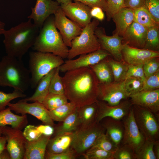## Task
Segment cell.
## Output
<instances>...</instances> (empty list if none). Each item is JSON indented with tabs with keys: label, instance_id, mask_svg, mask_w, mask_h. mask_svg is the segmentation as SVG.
I'll use <instances>...</instances> for the list:
<instances>
[{
	"label": "cell",
	"instance_id": "1",
	"mask_svg": "<svg viewBox=\"0 0 159 159\" xmlns=\"http://www.w3.org/2000/svg\"><path fill=\"white\" fill-rule=\"evenodd\" d=\"M62 79L64 95L77 107L97 102L100 82L89 67L73 69L65 72Z\"/></svg>",
	"mask_w": 159,
	"mask_h": 159
},
{
	"label": "cell",
	"instance_id": "2",
	"mask_svg": "<svg viewBox=\"0 0 159 159\" xmlns=\"http://www.w3.org/2000/svg\"><path fill=\"white\" fill-rule=\"evenodd\" d=\"M40 29L29 19L5 30L3 43L6 55L21 59L33 46Z\"/></svg>",
	"mask_w": 159,
	"mask_h": 159
},
{
	"label": "cell",
	"instance_id": "3",
	"mask_svg": "<svg viewBox=\"0 0 159 159\" xmlns=\"http://www.w3.org/2000/svg\"><path fill=\"white\" fill-rule=\"evenodd\" d=\"M30 84L29 70L21 59L7 55L3 57L0 61V86L11 87L24 93Z\"/></svg>",
	"mask_w": 159,
	"mask_h": 159
},
{
	"label": "cell",
	"instance_id": "4",
	"mask_svg": "<svg viewBox=\"0 0 159 159\" xmlns=\"http://www.w3.org/2000/svg\"><path fill=\"white\" fill-rule=\"evenodd\" d=\"M32 48L36 51L51 53L63 59L67 58L69 49L55 27L54 16H50L45 21Z\"/></svg>",
	"mask_w": 159,
	"mask_h": 159
},
{
	"label": "cell",
	"instance_id": "5",
	"mask_svg": "<svg viewBox=\"0 0 159 159\" xmlns=\"http://www.w3.org/2000/svg\"><path fill=\"white\" fill-rule=\"evenodd\" d=\"M64 62L62 58L51 53L36 51L30 52L29 69L30 74V87L35 88L43 77Z\"/></svg>",
	"mask_w": 159,
	"mask_h": 159
},
{
	"label": "cell",
	"instance_id": "6",
	"mask_svg": "<svg viewBox=\"0 0 159 159\" xmlns=\"http://www.w3.org/2000/svg\"><path fill=\"white\" fill-rule=\"evenodd\" d=\"M99 24V21L95 18L82 28L80 34L72 41L70 48L69 49L68 59H72L78 55L90 53L101 49L95 32Z\"/></svg>",
	"mask_w": 159,
	"mask_h": 159
},
{
	"label": "cell",
	"instance_id": "7",
	"mask_svg": "<svg viewBox=\"0 0 159 159\" xmlns=\"http://www.w3.org/2000/svg\"><path fill=\"white\" fill-rule=\"evenodd\" d=\"M105 130L96 120L86 126H81L74 132L71 148L77 155H82L92 146L97 137Z\"/></svg>",
	"mask_w": 159,
	"mask_h": 159
},
{
	"label": "cell",
	"instance_id": "8",
	"mask_svg": "<svg viewBox=\"0 0 159 159\" xmlns=\"http://www.w3.org/2000/svg\"><path fill=\"white\" fill-rule=\"evenodd\" d=\"M132 106L135 121L145 139L154 141L158 140V115L147 109L136 105Z\"/></svg>",
	"mask_w": 159,
	"mask_h": 159
},
{
	"label": "cell",
	"instance_id": "9",
	"mask_svg": "<svg viewBox=\"0 0 159 159\" xmlns=\"http://www.w3.org/2000/svg\"><path fill=\"white\" fill-rule=\"evenodd\" d=\"M122 120L124 130L122 144L128 145L136 154L145 139L140 132L135 121L132 105L127 115Z\"/></svg>",
	"mask_w": 159,
	"mask_h": 159
},
{
	"label": "cell",
	"instance_id": "10",
	"mask_svg": "<svg viewBox=\"0 0 159 159\" xmlns=\"http://www.w3.org/2000/svg\"><path fill=\"white\" fill-rule=\"evenodd\" d=\"M11 110L21 115L29 114L35 117L45 125L54 127V121L50 117L49 111L43 104L38 102L32 103L20 100L15 103H9L8 105Z\"/></svg>",
	"mask_w": 159,
	"mask_h": 159
},
{
	"label": "cell",
	"instance_id": "11",
	"mask_svg": "<svg viewBox=\"0 0 159 159\" xmlns=\"http://www.w3.org/2000/svg\"><path fill=\"white\" fill-rule=\"evenodd\" d=\"M2 135L6 138V150L11 159H23L25 154L26 140L21 130L4 126Z\"/></svg>",
	"mask_w": 159,
	"mask_h": 159
},
{
	"label": "cell",
	"instance_id": "12",
	"mask_svg": "<svg viewBox=\"0 0 159 159\" xmlns=\"http://www.w3.org/2000/svg\"><path fill=\"white\" fill-rule=\"evenodd\" d=\"M56 27L59 31L65 45L70 47L73 39L81 32L82 28L66 16L60 6L54 14Z\"/></svg>",
	"mask_w": 159,
	"mask_h": 159
},
{
	"label": "cell",
	"instance_id": "13",
	"mask_svg": "<svg viewBox=\"0 0 159 159\" xmlns=\"http://www.w3.org/2000/svg\"><path fill=\"white\" fill-rule=\"evenodd\" d=\"M124 80L100 83L98 100L105 101L110 105L114 106L119 104L122 100L129 97L124 88Z\"/></svg>",
	"mask_w": 159,
	"mask_h": 159
},
{
	"label": "cell",
	"instance_id": "14",
	"mask_svg": "<svg viewBox=\"0 0 159 159\" xmlns=\"http://www.w3.org/2000/svg\"><path fill=\"white\" fill-rule=\"evenodd\" d=\"M77 59H68L59 67V71H67L79 68L89 67L104 59L111 54L107 51L100 49L94 52L80 55Z\"/></svg>",
	"mask_w": 159,
	"mask_h": 159
},
{
	"label": "cell",
	"instance_id": "15",
	"mask_svg": "<svg viewBox=\"0 0 159 159\" xmlns=\"http://www.w3.org/2000/svg\"><path fill=\"white\" fill-rule=\"evenodd\" d=\"M95 32L101 49L108 52L116 60L124 61L122 54L124 45L122 42V37L117 34L108 36L106 34L105 29L102 27H97Z\"/></svg>",
	"mask_w": 159,
	"mask_h": 159
},
{
	"label": "cell",
	"instance_id": "16",
	"mask_svg": "<svg viewBox=\"0 0 159 159\" xmlns=\"http://www.w3.org/2000/svg\"><path fill=\"white\" fill-rule=\"evenodd\" d=\"M60 6L66 16L82 28L91 21V7L78 1H72Z\"/></svg>",
	"mask_w": 159,
	"mask_h": 159
},
{
	"label": "cell",
	"instance_id": "17",
	"mask_svg": "<svg viewBox=\"0 0 159 159\" xmlns=\"http://www.w3.org/2000/svg\"><path fill=\"white\" fill-rule=\"evenodd\" d=\"M60 4L53 0H36L35 5L31 8V13L28 18L40 29L46 20L54 14Z\"/></svg>",
	"mask_w": 159,
	"mask_h": 159
},
{
	"label": "cell",
	"instance_id": "18",
	"mask_svg": "<svg viewBox=\"0 0 159 159\" xmlns=\"http://www.w3.org/2000/svg\"><path fill=\"white\" fill-rule=\"evenodd\" d=\"M97 111L96 120L100 122L106 117L121 120L128 114L132 105L130 100L121 101L118 105H110L102 101L97 102Z\"/></svg>",
	"mask_w": 159,
	"mask_h": 159
},
{
	"label": "cell",
	"instance_id": "19",
	"mask_svg": "<svg viewBox=\"0 0 159 159\" xmlns=\"http://www.w3.org/2000/svg\"><path fill=\"white\" fill-rule=\"evenodd\" d=\"M132 105L147 109L159 115V89L151 90H142L129 96Z\"/></svg>",
	"mask_w": 159,
	"mask_h": 159
},
{
	"label": "cell",
	"instance_id": "20",
	"mask_svg": "<svg viewBox=\"0 0 159 159\" xmlns=\"http://www.w3.org/2000/svg\"><path fill=\"white\" fill-rule=\"evenodd\" d=\"M123 61L128 64H144L150 59L159 57V51L140 49L124 44L122 50Z\"/></svg>",
	"mask_w": 159,
	"mask_h": 159
},
{
	"label": "cell",
	"instance_id": "21",
	"mask_svg": "<svg viewBox=\"0 0 159 159\" xmlns=\"http://www.w3.org/2000/svg\"><path fill=\"white\" fill-rule=\"evenodd\" d=\"M148 28L134 21L122 36L123 44L143 49L145 45Z\"/></svg>",
	"mask_w": 159,
	"mask_h": 159
},
{
	"label": "cell",
	"instance_id": "22",
	"mask_svg": "<svg viewBox=\"0 0 159 159\" xmlns=\"http://www.w3.org/2000/svg\"><path fill=\"white\" fill-rule=\"evenodd\" d=\"M51 136L43 134L38 139L27 140L24 159H44L47 145Z\"/></svg>",
	"mask_w": 159,
	"mask_h": 159
},
{
	"label": "cell",
	"instance_id": "23",
	"mask_svg": "<svg viewBox=\"0 0 159 159\" xmlns=\"http://www.w3.org/2000/svg\"><path fill=\"white\" fill-rule=\"evenodd\" d=\"M116 28L113 34L122 37L127 29L134 21V10L123 7L112 16Z\"/></svg>",
	"mask_w": 159,
	"mask_h": 159
},
{
	"label": "cell",
	"instance_id": "24",
	"mask_svg": "<svg viewBox=\"0 0 159 159\" xmlns=\"http://www.w3.org/2000/svg\"><path fill=\"white\" fill-rule=\"evenodd\" d=\"M74 132L54 135L48 141L46 150L52 153L65 152L71 148Z\"/></svg>",
	"mask_w": 159,
	"mask_h": 159
},
{
	"label": "cell",
	"instance_id": "25",
	"mask_svg": "<svg viewBox=\"0 0 159 159\" xmlns=\"http://www.w3.org/2000/svg\"><path fill=\"white\" fill-rule=\"evenodd\" d=\"M102 120V122L101 124L106 131L105 133L119 146L121 143L124 134L123 122L121 120L110 117L105 118Z\"/></svg>",
	"mask_w": 159,
	"mask_h": 159
},
{
	"label": "cell",
	"instance_id": "26",
	"mask_svg": "<svg viewBox=\"0 0 159 159\" xmlns=\"http://www.w3.org/2000/svg\"><path fill=\"white\" fill-rule=\"evenodd\" d=\"M27 123L26 115H19L15 114L9 107L0 111V126L9 125L12 128L21 130Z\"/></svg>",
	"mask_w": 159,
	"mask_h": 159
},
{
	"label": "cell",
	"instance_id": "27",
	"mask_svg": "<svg viewBox=\"0 0 159 159\" xmlns=\"http://www.w3.org/2000/svg\"><path fill=\"white\" fill-rule=\"evenodd\" d=\"M56 68L52 70L40 80L36 87V88L35 92L32 96L21 100L27 102H38L42 103L49 93V88L50 81Z\"/></svg>",
	"mask_w": 159,
	"mask_h": 159
},
{
	"label": "cell",
	"instance_id": "28",
	"mask_svg": "<svg viewBox=\"0 0 159 159\" xmlns=\"http://www.w3.org/2000/svg\"><path fill=\"white\" fill-rule=\"evenodd\" d=\"M61 122L54 127V135L74 132L77 130L81 126L77 107Z\"/></svg>",
	"mask_w": 159,
	"mask_h": 159
},
{
	"label": "cell",
	"instance_id": "29",
	"mask_svg": "<svg viewBox=\"0 0 159 159\" xmlns=\"http://www.w3.org/2000/svg\"><path fill=\"white\" fill-rule=\"evenodd\" d=\"M89 67L94 72L100 83H107L112 82V74L105 58Z\"/></svg>",
	"mask_w": 159,
	"mask_h": 159
},
{
	"label": "cell",
	"instance_id": "30",
	"mask_svg": "<svg viewBox=\"0 0 159 159\" xmlns=\"http://www.w3.org/2000/svg\"><path fill=\"white\" fill-rule=\"evenodd\" d=\"M97 107V102L77 107L81 126L89 125L96 120Z\"/></svg>",
	"mask_w": 159,
	"mask_h": 159
},
{
	"label": "cell",
	"instance_id": "31",
	"mask_svg": "<svg viewBox=\"0 0 159 159\" xmlns=\"http://www.w3.org/2000/svg\"><path fill=\"white\" fill-rule=\"evenodd\" d=\"M108 57L105 59L110 66L115 82H118L124 80L128 64L124 61L115 60L108 58Z\"/></svg>",
	"mask_w": 159,
	"mask_h": 159
},
{
	"label": "cell",
	"instance_id": "32",
	"mask_svg": "<svg viewBox=\"0 0 159 159\" xmlns=\"http://www.w3.org/2000/svg\"><path fill=\"white\" fill-rule=\"evenodd\" d=\"M134 10V21L148 28L159 25L144 6Z\"/></svg>",
	"mask_w": 159,
	"mask_h": 159
},
{
	"label": "cell",
	"instance_id": "33",
	"mask_svg": "<svg viewBox=\"0 0 159 159\" xmlns=\"http://www.w3.org/2000/svg\"><path fill=\"white\" fill-rule=\"evenodd\" d=\"M77 107L73 103L68 102L53 110L49 111V115L54 121H63Z\"/></svg>",
	"mask_w": 159,
	"mask_h": 159
},
{
	"label": "cell",
	"instance_id": "34",
	"mask_svg": "<svg viewBox=\"0 0 159 159\" xmlns=\"http://www.w3.org/2000/svg\"><path fill=\"white\" fill-rule=\"evenodd\" d=\"M143 49L155 51L159 49V25L148 28Z\"/></svg>",
	"mask_w": 159,
	"mask_h": 159
},
{
	"label": "cell",
	"instance_id": "35",
	"mask_svg": "<svg viewBox=\"0 0 159 159\" xmlns=\"http://www.w3.org/2000/svg\"><path fill=\"white\" fill-rule=\"evenodd\" d=\"M118 147L105 132L101 134L97 137L91 148H98L115 153Z\"/></svg>",
	"mask_w": 159,
	"mask_h": 159
},
{
	"label": "cell",
	"instance_id": "36",
	"mask_svg": "<svg viewBox=\"0 0 159 159\" xmlns=\"http://www.w3.org/2000/svg\"><path fill=\"white\" fill-rule=\"evenodd\" d=\"M64 94L59 95L49 93L42 104L45 107L50 111L68 102Z\"/></svg>",
	"mask_w": 159,
	"mask_h": 159
},
{
	"label": "cell",
	"instance_id": "37",
	"mask_svg": "<svg viewBox=\"0 0 159 159\" xmlns=\"http://www.w3.org/2000/svg\"><path fill=\"white\" fill-rule=\"evenodd\" d=\"M143 85L144 81L138 77H130L124 80V88L129 97L141 91Z\"/></svg>",
	"mask_w": 159,
	"mask_h": 159
},
{
	"label": "cell",
	"instance_id": "38",
	"mask_svg": "<svg viewBox=\"0 0 159 159\" xmlns=\"http://www.w3.org/2000/svg\"><path fill=\"white\" fill-rule=\"evenodd\" d=\"M59 67L56 68L50 81L49 93L59 94H64V90L62 77L59 74Z\"/></svg>",
	"mask_w": 159,
	"mask_h": 159
},
{
	"label": "cell",
	"instance_id": "39",
	"mask_svg": "<svg viewBox=\"0 0 159 159\" xmlns=\"http://www.w3.org/2000/svg\"><path fill=\"white\" fill-rule=\"evenodd\" d=\"M114 154L100 149L91 148L82 155L86 159H114Z\"/></svg>",
	"mask_w": 159,
	"mask_h": 159
},
{
	"label": "cell",
	"instance_id": "40",
	"mask_svg": "<svg viewBox=\"0 0 159 159\" xmlns=\"http://www.w3.org/2000/svg\"><path fill=\"white\" fill-rule=\"evenodd\" d=\"M154 141L145 139L136 153V159H156L153 151Z\"/></svg>",
	"mask_w": 159,
	"mask_h": 159
},
{
	"label": "cell",
	"instance_id": "41",
	"mask_svg": "<svg viewBox=\"0 0 159 159\" xmlns=\"http://www.w3.org/2000/svg\"><path fill=\"white\" fill-rule=\"evenodd\" d=\"M26 96L24 92L17 90H14L13 92L10 93H6L0 90V111L5 109L11 100Z\"/></svg>",
	"mask_w": 159,
	"mask_h": 159
},
{
	"label": "cell",
	"instance_id": "42",
	"mask_svg": "<svg viewBox=\"0 0 159 159\" xmlns=\"http://www.w3.org/2000/svg\"><path fill=\"white\" fill-rule=\"evenodd\" d=\"M114 159H136V154L129 146L120 145L114 153Z\"/></svg>",
	"mask_w": 159,
	"mask_h": 159
},
{
	"label": "cell",
	"instance_id": "43",
	"mask_svg": "<svg viewBox=\"0 0 159 159\" xmlns=\"http://www.w3.org/2000/svg\"><path fill=\"white\" fill-rule=\"evenodd\" d=\"M107 9L105 12L107 20L110 21L113 15L124 7V0H105Z\"/></svg>",
	"mask_w": 159,
	"mask_h": 159
},
{
	"label": "cell",
	"instance_id": "44",
	"mask_svg": "<svg viewBox=\"0 0 159 159\" xmlns=\"http://www.w3.org/2000/svg\"><path fill=\"white\" fill-rule=\"evenodd\" d=\"M143 69L146 78L159 71V57L151 58L145 62Z\"/></svg>",
	"mask_w": 159,
	"mask_h": 159
},
{
	"label": "cell",
	"instance_id": "45",
	"mask_svg": "<svg viewBox=\"0 0 159 159\" xmlns=\"http://www.w3.org/2000/svg\"><path fill=\"white\" fill-rule=\"evenodd\" d=\"M143 64L137 65L128 64L125 79L130 77H137L141 79L144 82L146 78L144 72Z\"/></svg>",
	"mask_w": 159,
	"mask_h": 159
},
{
	"label": "cell",
	"instance_id": "46",
	"mask_svg": "<svg viewBox=\"0 0 159 159\" xmlns=\"http://www.w3.org/2000/svg\"><path fill=\"white\" fill-rule=\"evenodd\" d=\"M144 6L156 22L159 24V0H144Z\"/></svg>",
	"mask_w": 159,
	"mask_h": 159
},
{
	"label": "cell",
	"instance_id": "47",
	"mask_svg": "<svg viewBox=\"0 0 159 159\" xmlns=\"http://www.w3.org/2000/svg\"><path fill=\"white\" fill-rule=\"evenodd\" d=\"M159 88V71L146 78L142 90H151Z\"/></svg>",
	"mask_w": 159,
	"mask_h": 159
},
{
	"label": "cell",
	"instance_id": "48",
	"mask_svg": "<svg viewBox=\"0 0 159 159\" xmlns=\"http://www.w3.org/2000/svg\"><path fill=\"white\" fill-rule=\"evenodd\" d=\"M77 156L74 150L70 148L65 152L59 153H52L46 150L44 159H75Z\"/></svg>",
	"mask_w": 159,
	"mask_h": 159
},
{
	"label": "cell",
	"instance_id": "49",
	"mask_svg": "<svg viewBox=\"0 0 159 159\" xmlns=\"http://www.w3.org/2000/svg\"><path fill=\"white\" fill-rule=\"evenodd\" d=\"M23 133L25 139L28 141L36 140L42 135L37 129V126L31 125L25 127Z\"/></svg>",
	"mask_w": 159,
	"mask_h": 159
},
{
	"label": "cell",
	"instance_id": "50",
	"mask_svg": "<svg viewBox=\"0 0 159 159\" xmlns=\"http://www.w3.org/2000/svg\"><path fill=\"white\" fill-rule=\"evenodd\" d=\"M74 1L81 2L92 8L97 6L106 12L107 9V5L105 0H74Z\"/></svg>",
	"mask_w": 159,
	"mask_h": 159
},
{
	"label": "cell",
	"instance_id": "51",
	"mask_svg": "<svg viewBox=\"0 0 159 159\" xmlns=\"http://www.w3.org/2000/svg\"><path fill=\"white\" fill-rule=\"evenodd\" d=\"M124 7L135 10L144 6V0H124Z\"/></svg>",
	"mask_w": 159,
	"mask_h": 159
},
{
	"label": "cell",
	"instance_id": "52",
	"mask_svg": "<svg viewBox=\"0 0 159 159\" xmlns=\"http://www.w3.org/2000/svg\"><path fill=\"white\" fill-rule=\"evenodd\" d=\"M37 127L42 134L46 136H52L54 133V127L51 125L44 124L39 125L37 126Z\"/></svg>",
	"mask_w": 159,
	"mask_h": 159
},
{
	"label": "cell",
	"instance_id": "53",
	"mask_svg": "<svg viewBox=\"0 0 159 159\" xmlns=\"http://www.w3.org/2000/svg\"><path fill=\"white\" fill-rule=\"evenodd\" d=\"M104 11L100 8L95 6L91 8L90 13L92 17L99 21H102L105 18Z\"/></svg>",
	"mask_w": 159,
	"mask_h": 159
},
{
	"label": "cell",
	"instance_id": "54",
	"mask_svg": "<svg viewBox=\"0 0 159 159\" xmlns=\"http://www.w3.org/2000/svg\"><path fill=\"white\" fill-rule=\"evenodd\" d=\"M6 138L2 135L0 137V153L6 149Z\"/></svg>",
	"mask_w": 159,
	"mask_h": 159
},
{
	"label": "cell",
	"instance_id": "55",
	"mask_svg": "<svg viewBox=\"0 0 159 159\" xmlns=\"http://www.w3.org/2000/svg\"><path fill=\"white\" fill-rule=\"evenodd\" d=\"M153 151L156 159H159V140L154 142Z\"/></svg>",
	"mask_w": 159,
	"mask_h": 159
},
{
	"label": "cell",
	"instance_id": "56",
	"mask_svg": "<svg viewBox=\"0 0 159 159\" xmlns=\"http://www.w3.org/2000/svg\"><path fill=\"white\" fill-rule=\"evenodd\" d=\"M5 26L4 23L0 21V35L3 34L5 30Z\"/></svg>",
	"mask_w": 159,
	"mask_h": 159
},
{
	"label": "cell",
	"instance_id": "57",
	"mask_svg": "<svg viewBox=\"0 0 159 159\" xmlns=\"http://www.w3.org/2000/svg\"><path fill=\"white\" fill-rule=\"evenodd\" d=\"M60 4H66L69 2H72V0H54Z\"/></svg>",
	"mask_w": 159,
	"mask_h": 159
},
{
	"label": "cell",
	"instance_id": "58",
	"mask_svg": "<svg viewBox=\"0 0 159 159\" xmlns=\"http://www.w3.org/2000/svg\"><path fill=\"white\" fill-rule=\"evenodd\" d=\"M4 126H0V137L2 135L3 129Z\"/></svg>",
	"mask_w": 159,
	"mask_h": 159
}]
</instances>
